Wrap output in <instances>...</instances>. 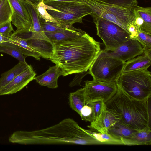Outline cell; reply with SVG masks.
<instances>
[{
  "label": "cell",
  "instance_id": "6da1fadb",
  "mask_svg": "<svg viewBox=\"0 0 151 151\" xmlns=\"http://www.w3.org/2000/svg\"><path fill=\"white\" fill-rule=\"evenodd\" d=\"M9 142L23 145H100L86 130L73 119H64L58 123L41 129L32 131L18 130L9 136Z\"/></svg>",
  "mask_w": 151,
  "mask_h": 151
},
{
  "label": "cell",
  "instance_id": "7a4b0ae2",
  "mask_svg": "<svg viewBox=\"0 0 151 151\" xmlns=\"http://www.w3.org/2000/svg\"><path fill=\"white\" fill-rule=\"evenodd\" d=\"M49 60L58 66L62 76L87 72L101 49L100 42L86 32L54 44Z\"/></svg>",
  "mask_w": 151,
  "mask_h": 151
},
{
  "label": "cell",
  "instance_id": "3957f363",
  "mask_svg": "<svg viewBox=\"0 0 151 151\" xmlns=\"http://www.w3.org/2000/svg\"><path fill=\"white\" fill-rule=\"evenodd\" d=\"M117 85L116 92L104 104L106 109L120 122L133 129L141 130L150 126L149 99L142 101L134 99Z\"/></svg>",
  "mask_w": 151,
  "mask_h": 151
},
{
  "label": "cell",
  "instance_id": "277c9868",
  "mask_svg": "<svg viewBox=\"0 0 151 151\" xmlns=\"http://www.w3.org/2000/svg\"><path fill=\"white\" fill-rule=\"evenodd\" d=\"M43 1L47 12L58 23L68 27L76 23H83V18L92 13L90 7L82 2Z\"/></svg>",
  "mask_w": 151,
  "mask_h": 151
},
{
  "label": "cell",
  "instance_id": "5b68a950",
  "mask_svg": "<svg viewBox=\"0 0 151 151\" xmlns=\"http://www.w3.org/2000/svg\"><path fill=\"white\" fill-rule=\"evenodd\" d=\"M117 84L127 94L144 101L150 98L151 73L148 70H139L122 73Z\"/></svg>",
  "mask_w": 151,
  "mask_h": 151
},
{
  "label": "cell",
  "instance_id": "8992f818",
  "mask_svg": "<svg viewBox=\"0 0 151 151\" xmlns=\"http://www.w3.org/2000/svg\"><path fill=\"white\" fill-rule=\"evenodd\" d=\"M124 63L101 50L89 68L88 73L95 80L116 82L122 73Z\"/></svg>",
  "mask_w": 151,
  "mask_h": 151
},
{
  "label": "cell",
  "instance_id": "52a82bcc",
  "mask_svg": "<svg viewBox=\"0 0 151 151\" xmlns=\"http://www.w3.org/2000/svg\"><path fill=\"white\" fill-rule=\"evenodd\" d=\"M97 35L105 45L104 50L112 51L120 45L131 39L129 34L117 24L102 18L93 19Z\"/></svg>",
  "mask_w": 151,
  "mask_h": 151
},
{
  "label": "cell",
  "instance_id": "ba28073f",
  "mask_svg": "<svg viewBox=\"0 0 151 151\" xmlns=\"http://www.w3.org/2000/svg\"><path fill=\"white\" fill-rule=\"evenodd\" d=\"M85 95L86 102L102 99L104 103L116 93L118 89L116 82H105L93 79L85 82Z\"/></svg>",
  "mask_w": 151,
  "mask_h": 151
},
{
  "label": "cell",
  "instance_id": "9c48e42d",
  "mask_svg": "<svg viewBox=\"0 0 151 151\" xmlns=\"http://www.w3.org/2000/svg\"><path fill=\"white\" fill-rule=\"evenodd\" d=\"M11 6L12 24L17 31H31L32 27L31 19L23 2L19 0H8Z\"/></svg>",
  "mask_w": 151,
  "mask_h": 151
},
{
  "label": "cell",
  "instance_id": "30bf717a",
  "mask_svg": "<svg viewBox=\"0 0 151 151\" xmlns=\"http://www.w3.org/2000/svg\"><path fill=\"white\" fill-rule=\"evenodd\" d=\"M144 50L136 40L130 39L120 45L114 50L108 52L111 56L124 62L143 54Z\"/></svg>",
  "mask_w": 151,
  "mask_h": 151
},
{
  "label": "cell",
  "instance_id": "8fae6325",
  "mask_svg": "<svg viewBox=\"0 0 151 151\" xmlns=\"http://www.w3.org/2000/svg\"><path fill=\"white\" fill-rule=\"evenodd\" d=\"M36 75L32 67L30 65L0 90V95L13 94L19 91L34 79Z\"/></svg>",
  "mask_w": 151,
  "mask_h": 151
},
{
  "label": "cell",
  "instance_id": "7c38bea8",
  "mask_svg": "<svg viewBox=\"0 0 151 151\" xmlns=\"http://www.w3.org/2000/svg\"><path fill=\"white\" fill-rule=\"evenodd\" d=\"M119 121L114 114L106 109L104 104L100 115L87 127L101 133H108L109 129Z\"/></svg>",
  "mask_w": 151,
  "mask_h": 151
},
{
  "label": "cell",
  "instance_id": "4fadbf2b",
  "mask_svg": "<svg viewBox=\"0 0 151 151\" xmlns=\"http://www.w3.org/2000/svg\"><path fill=\"white\" fill-rule=\"evenodd\" d=\"M151 65V50L143 51V54L124 63L122 73L139 70H148Z\"/></svg>",
  "mask_w": 151,
  "mask_h": 151
},
{
  "label": "cell",
  "instance_id": "5bb4252c",
  "mask_svg": "<svg viewBox=\"0 0 151 151\" xmlns=\"http://www.w3.org/2000/svg\"><path fill=\"white\" fill-rule=\"evenodd\" d=\"M62 75V71L57 65L50 67L45 72L35 77L34 79L40 85L51 88L58 87V80Z\"/></svg>",
  "mask_w": 151,
  "mask_h": 151
},
{
  "label": "cell",
  "instance_id": "9a60e30c",
  "mask_svg": "<svg viewBox=\"0 0 151 151\" xmlns=\"http://www.w3.org/2000/svg\"><path fill=\"white\" fill-rule=\"evenodd\" d=\"M22 2L27 9L32 21V27L30 31L32 32L31 39H41L50 41L42 29L40 19L36 8L29 4Z\"/></svg>",
  "mask_w": 151,
  "mask_h": 151
},
{
  "label": "cell",
  "instance_id": "2e32d148",
  "mask_svg": "<svg viewBox=\"0 0 151 151\" xmlns=\"http://www.w3.org/2000/svg\"><path fill=\"white\" fill-rule=\"evenodd\" d=\"M27 42L29 45L40 57L49 59L52 58L54 52V45L50 41L35 39L27 40Z\"/></svg>",
  "mask_w": 151,
  "mask_h": 151
},
{
  "label": "cell",
  "instance_id": "e0dca14e",
  "mask_svg": "<svg viewBox=\"0 0 151 151\" xmlns=\"http://www.w3.org/2000/svg\"><path fill=\"white\" fill-rule=\"evenodd\" d=\"M10 38L13 41L12 42H4L0 44L12 47L26 57L32 56L38 60H40V56L29 45L27 40L19 38L13 35L12 33L10 35Z\"/></svg>",
  "mask_w": 151,
  "mask_h": 151
},
{
  "label": "cell",
  "instance_id": "ac0fdd59",
  "mask_svg": "<svg viewBox=\"0 0 151 151\" xmlns=\"http://www.w3.org/2000/svg\"><path fill=\"white\" fill-rule=\"evenodd\" d=\"M123 145H149L151 144V130L150 126L137 130L130 138H121Z\"/></svg>",
  "mask_w": 151,
  "mask_h": 151
},
{
  "label": "cell",
  "instance_id": "d6986e66",
  "mask_svg": "<svg viewBox=\"0 0 151 151\" xmlns=\"http://www.w3.org/2000/svg\"><path fill=\"white\" fill-rule=\"evenodd\" d=\"M84 32L79 28L72 27L61 31L44 32L50 41L54 44L79 35Z\"/></svg>",
  "mask_w": 151,
  "mask_h": 151
},
{
  "label": "cell",
  "instance_id": "ffe728a7",
  "mask_svg": "<svg viewBox=\"0 0 151 151\" xmlns=\"http://www.w3.org/2000/svg\"><path fill=\"white\" fill-rule=\"evenodd\" d=\"M29 66L27 63L19 61L11 69L3 73L0 78V90L18 75L27 69Z\"/></svg>",
  "mask_w": 151,
  "mask_h": 151
},
{
  "label": "cell",
  "instance_id": "44dd1931",
  "mask_svg": "<svg viewBox=\"0 0 151 151\" xmlns=\"http://www.w3.org/2000/svg\"><path fill=\"white\" fill-rule=\"evenodd\" d=\"M136 130L128 127L119 121L109 129L108 133L120 139L121 138H132Z\"/></svg>",
  "mask_w": 151,
  "mask_h": 151
},
{
  "label": "cell",
  "instance_id": "7402d4cb",
  "mask_svg": "<svg viewBox=\"0 0 151 151\" xmlns=\"http://www.w3.org/2000/svg\"><path fill=\"white\" fill-rule=\"evenodd\" d=\"M69 99L70 107L80 115L82 108L86 103L84 88L70 93Z\"/></svg>",
  "mask_w": 151,
  "mask_h": 151
},
{
  "label": "cell",
  "instance_id": "603a6c76",
  "mask_svg": "<svg viewBox=\"0 0 151 151\" xmlns=\"http://www.w3.org/2000/svg\"><path fill=\"white\" fill-rule=\"evenodd\" d=\"M143 20L144 24L141 31L151 33V7H142L138 5L133 7Z\"/></svg>",
  "mask_w": 151,
  "mask_h": 151
},
{
  "label": "cell",
  "instance_id": "cb8c5ba5",
  "mask_svg": "<svg viewBox=\"0 0 151 151\" xmlns=\"http://www.w3.org/2000/svg\"><path fill=\"white\" fill-rule=\"evenodd\" d=\"M90 134L102 144L123 145L121 139L116 138L109 133H101L88 130Z\"/></svg>",
  "mask_w": 151,
  "mask_h": 151
},
{
  "label": "cell",
  "instance_id": "d4e9b609",
  "mask_svg": "<svg viewBox=\"0 0 151 151\" xmlns=\"http://www.w3.org/2000/svg\"><path fill=\"white\" fill-rule=\"evenodd\" d=\"M12 10L8 0H0V26L11 21Z\"/></svg>",
  "mask_w": 151,
  "mask_h": 151
},
{
  "label": "cell",
  "instance_id": "484cf974",
  "mask_svg": "<svg viewBox=\"0 0 151 151\" xmlns=\"http://www.w3.org/2000/svg\"><path fill=\"white\" fill-rule=\"evenodd\" d=\"M41 27L44 32H55L60 31L72 27H68L59 23L46 21L40 18Z\"/></svg>",
  "mask_w": 151,
  "mask_h": 151
},
{
  "label": "cell",
  "instance_id": "4316f807",
  "mask_svg": "<svg viewBox=\"0 0 151 151\" xmlns=\"http://www.w3.org/2000/svg\"><path fill=\"white\" fill-rule=\"evenodd\" d=\"M135 39L141 44L144 51L151 50V33L139 30Z\"/></svg>",
  "mask_w": 151,
  "mask_h": 151
},
{
  "label": "cell",
  "instance_id": "83f0119b",
  "mask_svg": "<svg viewBox=\"0 0 151 151\" xmlns=\"http://www.w3.org/2000/svg\"><path fill=\"white\" fill-rule=\"evenodd\" d=\"M0 52L7 54L17 59L19 61L26 63L24 55L15 48L7 45L0 44Z\"/></svg>",
  "mask_w": 151,
  "mask_h": 151
},
{
  "label": "cell",
  "instance_id": "f1b7e54d",
  "mask_svg": "<svg viewBox=\"0 0 151 151\" xmlns=\"http://www.w3.org/2000/svg\"><path fill=\"white\" fill-rule=\"evenodd\" d=\"M39 17L46 21L58 23L47 12L44 6L43 0H41L36 8Z\"/></svg>",
  "mask_w": 151,
  "mask_h": 151
},
{
  "label": "cell",
  "instance_id": "f546056e",
  "mask_svg": "<svg viewBox=\"0 0 151 151\" xmlns=\"http://www.w3.org/2000/svg\"><path fill=\"white\" fill-rule=\"evenodd\" d=\"M107 3L132 9L137 5V0H98Z\"/></svg>",
  "mask_w": 151,
  "mask_h": 151
},
{
  "label": "cell",
  "instance_id": "4dcf8cb0",
  "mask_svg": "<svg viewBox=\"0 0 151 151\" xmlns=\"http://www.w3.org/2000/svg\"><path fill=\"white\" fill-rule=\"evenodd\" d=\"M81 119L91 122L93 121V113L92 108L89 102H86L82 108L80 114Z\"/></svg>",
  "mask_w": 151,
  "mask_h": 151
},
{
  "label": "cell",
  "instance_id": "1f68e13d",
  "mask_svg": "<svg viewBox=\"0 0 151 151\" xmlns=\"http://www.w3.org/2000/svg\"><path fill=\"white\" fill-rule=\"evenodd\" d=\"M89 103L92 108L93 121L100 114L104 106L105 103L102 99L97 100Z\"/></svg>",
  "mask_w": 151,
  "mask_h": 151
},
{
  "label": "cell",
  "instance_id": "d6a6232c",
  "mask_svg": "<svg viewBox=\"0 0 151 151\" xmlns=\"http://www.w3.org/2000/svg\"><path fill=\"white\" fill-rule=\"evenodd\" d=\"M13 29L11 24V21H9L0 26V34L8 37H10L13 31Z\"/></svg>",
  "mask_w": 151,
  "mask_h": 151
},
{
  "label": "cell",
  "instance_id": "836d02e7",
  "mask_svg": "<svg viewBox=\"0 0 151 151\" xmlns=\"http://www.w3.org/2000/svg\"><path fill=\"white\" fill-rule=\"evenodd\" d=\"M86 72L79 73V77H78V78H77L75 77L73 81L70 83L69 86L71 87L76 85H80V83L81 81L82 78L86 75L88 73V72L86 73Z\"/></svg>",
  "mask_w": 151,
  "mask_h": 151
},
{
  "label": "cell",
  "instance_id": "e575fe53",
  "mask_svg": "<svg viewBox=\"0 0 151 151\" xmlns=\"http://www.w3.org/2000/svg\"><path fill=\"white\" fill-rule=\"evenodd\" d=\"M20 1L29 4L36 8L41 0H19Z\"/></svg>",
  "mask_w": 151,
  "mask_h": 151
},
{
  "label": "cell",
  "instance_id": "d590c367",
  "mask_svg": "<svg viewBox=\"0 0 151 151\" xmlns=\"http://www.w3.org/2000/svg\"><path fill=\"white\" fill-rule=\"evenodd\" d=\"M13 42L10 37H6L0 34V44L4 42L12 43Z\"/></svg>",
  "mask_w": 151,
  "mask_h": 151
},
{
  "label": "cell",
  "instance_id": "8d00e7d4",
  "mask_svg": "<svg viewBox=\"0 0 151 151\" xmlns=\"http://www.w3.org/2000/svg\"><path fill=\"white\" fill-rule=\"evenodd\" d=\"M52 0L57 1H68V2H82L81 0Z\"/></svg>",
  "mask_w": 151,
  "mask_h": 151
}]
</instances>
